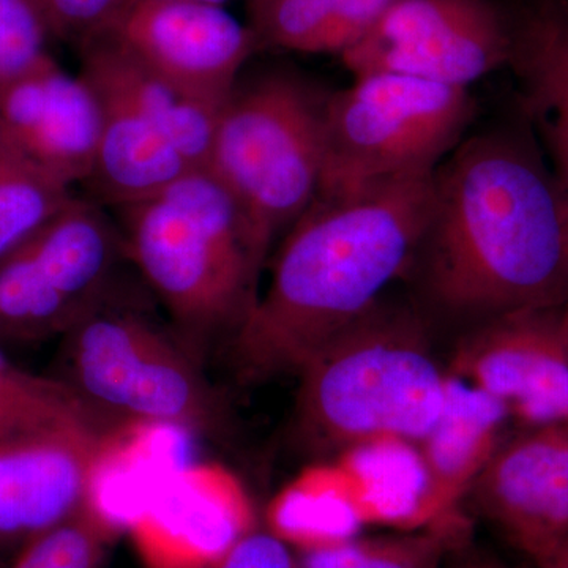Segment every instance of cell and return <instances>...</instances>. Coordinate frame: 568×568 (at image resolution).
<instances>
[{
    "label": "cell",
    "mask_w": 568,
    "mask_h": 568,
    "mask_svg": "<svg viewBox=\"0 0 568 568\" xmlns=\"http://www.w3.org/2000/svg\"><path fill=\"white\" fill-rule=\"evenodd\" d=\"M433 179L435 171H425L316 194L286 231L267 290L227 343L239 383L298 375L379 302L420 248Z\"/></svg>",
    "instance_id": "6da1fadb"
},
{
    "label": "cell",
    "mask_w": 568,
    "mask_h": 568,
    "mask_svg": "<svg viewBox=\"0 0 568 568\" xmlns=\"http://www.w3.org/2000/svg\"><path fill=\"white\" fill-rule=\"evenodd\" d=\"M433 182L418 252L436 302L485 320L568 304V197L530 142L480 134Z\"/></svg>",
    "instance_id": "7a4b0ae2"
},
{
    "label": "cell",
    "mask_w": 568,
    "mask_h": 568,
    "mask_svg": "<svg viewBox=\"0 0 568 568\" xmlns=\"http://www.w3.org/2000/svg\"><path fill=\"white\" fill-rule=\"evenodd\" d=\"M130 260L194 353L233 338L260 298L265 254L241 205L209 170L119 205Z\"/></svg>",
    "instance_id": "3957f363"
},
{
    "label": "cell",
    "mask_w": 568,
    "mask_h": 568,
    "mask_svg": "<svg viewBox=\"0 0 568 568\" xmlns=\"http://www.w3.org/2000/svg\"><path fill=\"white\" fill-rule=\"evenodd\" d=\"M295 428L325 454L376 439L417 444L444 409L447 372L425 325L403 306L377 302L298 373Z\"/></svg>",
    "instance_id": "277c9868"
},
{
    "label": "cell",
    "mask_w": 568,
    "mask_h": 568,
    "mask_svg": "<svg viewBox=\"0 0 568 568\" xmlns=\"http://www.w3.org/2000/svg\"><path fill=\"white\" fill-rule=\"evenodd\" d=\"M325 100L276 71L237 82L220 111L207 170L241 205L265 256L320 190Z\"/></svg>",
    "instance_id": "5b68a950"
},
{
    "label": "cell",
    "mask_w": 568,
    "mask_h": 568,
    "mask_svg": "<svg viewBox=\"0 0 568 568\" xmlns=\"http://www.w3.org/2000/svg\"><path fill=\"white\" fill-rule=\"evenodd\" d=\"M62 375L82 402L118 429L164 424L200 435L224 429L226 410L181 336L108 304L62 336Z\"/></svg>",
    "instance_id": "8992f818"
},
{
    "label": "cell",
    "mask_w": 568,
    "mask_h": 568,
    "mask_svg": "<svg viewBox=\"0 0 568 568\" xmlns=\"http://www.w3.org/2000/svg\"><path fill=\"white\" fill-rule=\"evenodd\" d=\"M474 115L465 88L394 73L354 77L328 93L317 193H343L399 175L435 171Z\"/></svg>",
    "instance_id": "52a82bcc"
},
{
    "label": "cell",
    "mask_w": 568,
    "mask_h": 568,
    "mask_svg": "<svg viewBox=\"0 0 568 568\" xmlns=\"http://www.w3.org/2000/svg\"><path fill=\"white\" fill-rule=\"evenodd\" d=\"M125 257L122 231L99 205L77 197L0 257V345L63 336L112 304V283Z\"/></svg>",
    "instance_id": "ba28073f"
},
{
    "label": "cell",
    "mask_w": 568,
    "mask_h": 568,
    "mask_svg": "<svg viewBox=\"0 0 568 568\" xmlns=\"http://www.w3.org/2000/svg\"><path fill=\"white\" fill-rule=\"evenodd\" d=\"M510 54L511 11L495 0H394L342 59L354 77L394 73L467 89Z\"/></svg>",
    "instance_id": "9c48e42d"
},
{
    "label": "cell",
    "mask_w": 568,
    "mask_h": 568,
    "mask_svg": "<svg viewBox=\"0 0 568 568\" xmlns=\"http://www.w3.org/2000/svg\"><path fill=\"white\" fill-rule=\"evenodd\" d=\"M103 36L179 91L222 111L246 61L261 50L224 7L132 0Z\"/></svg>",
    "instance_id": "30bf717a"
},
{
    "label": "cell",
    "mask_w": 568,
    "mask_h": 568,
    "mask_svg": "<svg viewBox=\"0 0 568 568\" xmlns=\"http://www.w3.org/2000/svg\"><path fill=\"white\" fill-rule=\"evenodd\" d=\"M564 306L487 317L455 347L448 375L493 396L529 428L566 425Z\"/></svg>",
    "instance_id": "8fae6325"
},
{
    "label": "cell",
    "mask_w": 568,
    "mask_h": 568,
    "mask_svg": "<svg viewBox=\"0 0 568 568\" xmlns=\"http://www.w3.org/2000/svg\"><path fill=\"white\" fill-rule=\"evenodd\" d=\"M118 436L61 428L0 440V549H20L93 497Z\"/></svg>",
    "instance_id": "7c38bea8"
},
{
    "label": "cell",
    "mask_w": 568,
    "mask_h": 568,
    "mask_svg": "<svg viewBox=\"0 0 568 568\" xmlns=\"http://www.w3.org/2000/svg\"><path fill=\"white\" fill-rule=\"evenodd\" d=\"M467 496L518 551L544 566L568 536L567 426H537L504 440Z\"/></svg>",
    "instance_id": "4fadbf2b"
},
{
    "label": "cell",
    "mask_w": 568,
    "mask_h": 568,
    "mask_svg": "<svg viewBox=\"0 0 568 568\" xmlns=\"http://www.w3.org/2000/svg\"><path fill=\"white\" fill-rule=\"evenodd\" d=\"M102 104L84 78L52 62L0 95V144L70 183L88 182Z\"/></svg>",
    "instance_id": "5bb4252c"
},
{
    "label": "cell",
    "mask_w": 568,
    "mask_h": 568,
    "mask_svg": "<svg viewBox=\"0 0 568 568\" xmlns=\"http://www.w3.org/2000/svg\"><path fill=\"white\" fill-rule=\"evenodd\" d=\"M510 418L503 403L448 375L443 413L416 444L426 478V528L458 517L463 497L506 440Z\"/></svg>",
    "instance_id": "9a60e30c"
},
{
    "label": "cell",
    "mask_w": 568,
    "mask_h": 568,
    "mask_svg": "<svg viewBox=\"0 0 568 568\" xmlns=\"http://www.w3.org/2000/svg\"><path fill=\"white\" fill-rule=\"evenodd\" d=\"M508 67L568 197V0H534L511 13Z\"/></svg>",
    "instance_id": "2e32d148"
},
{
    "label": "cell",
    "mask_w": 568,
    "mask_h": 568,
    "mask_svg": "<svg viewBox=\"0 0 568 568\" xmlns=\"http://www.w3.org/2000/svg\"><path fill=\"white\" fill-rule=\"evenodd\" d=\"M80 50L84 80L118 92L171 141L194 170H207L219 110L179 91L108 36L88 41Z\"/></svg>",
    "instance_id": "e0dca14e"
},
{
    "label": "cell",
    "mask_w": 568,
    "mask_h": 568,
    "mask_svg": "<svg viewBox=\"0 0 568 568\" xmlns=\"http://www.w3.org/2000/svg\"><path fill=\"white\" fill-rule=\"evenodd\" d=\"M89 84L102 104V134L88 182L102 200L114 207L136 203L194 171L171 141L122 95Z\"/></svg>",
    "instance_id": "ac0fdd59"
},
{
    "label": "cell",
    "mask_w": 568,
    "mask_h": 568,
    "mask_svg": "<svg viewBox=\"0 0 568 568\" xmlns=\"http://www.w3.org/2000/svg\"><path fill=\"white\" fill-rule=\"evenodd\" d=\"M336 465L345 473L362 525L396 530L426 528V478L416 444L369 440L342 452Z\"/></svg>",
    "instance_id": "d6986e66"
},
{
    "label": "cell",
    "mask_w": 568,
    "mask_h": 568,
    "mask_svg": "<svg viewBox=\"0 0 568 568\" xmlns=\"http://www.w3.org/2000/svg\"><path fill=\"white\" fill-rule=\"evenodd\" d=\"M394 0H250L260 48L343 55Z\"/></svg>",
    "instance_id": "ffe728a7"
},
{
    "label": "cell",
    "mask_w": 568,
    "mask_h": 568,
    "mask_svg": "<svg viewBox=\"0 0 568 568\" xmlns=\"http://www.w3.org/2000/svg\"><path fill=\"white\" fill-rule=\"evenodd\" d=\"M61 428L121 435L59 377H44L13 364L0 345V440Z\"/></svg>",
    "instance_id": "44dd1931"
},
{
    "label": "cell",
    "mask_w": 568,
    "mask_h": 568,
    "mask_svg": "<svg viewBox=\"0 0 568 568\" xmlns=\"http://www.w3.org/2000/svg\"><path fill=\"white\" fill-rule=\"evenodd\" d=\"M467 536L462 517L392 536L353 537L298 551L301 568H444Z\"/></svg>",
    "instance_id": "7402d4cb"
},
{
    "label": "cell",
    "mask_w": 568,
    "mask_h": 568,
    "mask_svg": "<svg viewBox=\"0 0 568 568\" xmlns=\"http://www.w3.org/2000/svg\"><path fill=\"white\" fill-rule=\"evenodd\" d=\"M74 201L70 183L0 144V257Z\"/></svg>",
    "instance_id": "603a6c76"
},
{
    "label": "cell",
    "mask_w": 568,
    "mask_h": 568,
    "mask_svg": "<svg viewBox=\"0 0 568 568\" xmlns=\"http://www.w3.org/2000/svg\"><path fill=\"white\" fill-rule=\"evenodd\" d=\"M118 521L95 497L18 551L10 568H100L119 537Z\"/></svg>",
    "instance_id": "cb8c5ba5"
},
{
    "label": "cell",
    "mask_w": 568,
    "mask_h": 568,
    "mask_svg": "<svg viewBox=\"0 0 568 568\" xmlns=\"http://www.w3.org/2000/svg\"><path fill=\"white\" fill-rule=\"evenodd\" d=\"M39 0H0V95L54 62Z\"/></svg>",
    "instance_id": "d4e9b609"
},
{
    "label": "cell",
    "mask_w": 568,
    "mask_h": 568,
    "mask_svg": "<svg viewBox=\"0 0 568 568\" xmlns=\"http://www.w3.org/2000/svg\"><path fill=\"white\" fill-rule=\"evenodd\" d=\"M132 0H39L51 36L78 47L103 36Z\"/></svg>",
    "instance_id": "484cf974"
},
{
    "label": "cell",
    "mask_w": 568,
    "mask_h": 568,
    "mask_svg": "<svg viewBox=\"0 0 568 568\" xmlns=\"http://www.w3.org/2000/svg\"><path fill=\"white\" fill-rule=\"evenodd\" d=\"M194 568H301L290 545L272 530L252 529L219 556Z\"/></svg>",
    "instance_id": "4316f807"
},
{
    "label": "cell",
    "mask_w": 568,
    "mask_h": 568,
    "mask_svg": "<svg viewBox=\"0 0 568 568\" xmlns=\"http://www.w3.org/2000/svg\"><path fill=\"white\" fill-rule=\"evenodd\" d=\"M540 568H568V536L560 541L558 548L551 552Z\"/></svg>",
    "instance_id": "83f0119b"
},
{
    "label": "cell",
    "mask_w": 568,
    "mask_h": 568,
    "mask_svg": "<svg viewBox=\"0 0 568 568\" xmlns=\"http://www.w3.org/2000/svg\"><path fill=\"white\" fill-rule=\"evenodd\" d=\"M444 568H507L503 564L496 562V560L480 558H465L459 559L457 562L450 564V566H444Z\"/></svg>",
    "instance_id": "f1b7e54d"
},
{
    "label": "cell",
    "mask_w": 568,
    "mask_h": 568,
    "mask_svg": "<svg viewBox=\"0 0 568 568\" xmlns=\"http://www.w3.org/2000/svg\"><path fill=\"white\" fill-rule=\"evenodd\" d=\"M182 2L211 3V6L224 7V3L231 2V0H182Z\"/></svg>",
    "instance_id": "f546056e"
},
{
    "label": "cell",
    "mask_w": 568,
    "mask_h": 568,
    "mask_svg": "<svg viewBox=\"0 0 568 568\" xmlns=\"http://www.w3.org/2000/svg\"><path fill=\"white\" fill-rule=\"evenodd\" d=\"M564 331H566V338L568 345V305L564 306ZM567 429H568V420H567Z\"/></svg>",
    "instance_id": "4dcf8cb0"
}]
</instances>
